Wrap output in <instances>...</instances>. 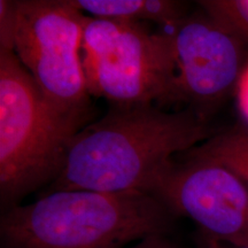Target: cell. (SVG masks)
<instances>
[{
  "label": "cell",
  "instance_id": "9",
  "mask_svg": "<svg viewBox=\"0 0 248 248\" xmlns=\"http://www.w3.org/2000/svg\"><path fill=\"white\" fill-rule=\"evenodd\" d=\"M208 160L233 172L248 188V126L239 125L213 136L183 154Z\"/></svg>",
  "mask_w": 248,
  "mask_h": 248
},
{
  "label": "cell",
  "instance_id": "12",
  "mask_svg": "<svg viewBox=\"0 0 248 248\" xmlns=\"http://www.w3.org/2000/svg\"><path fill=\"white\" fill-rule=\"evenodd\" d=\"M123 248H178L166 235H153Z\"/></svg>",
  "mask_w": 248,
  "mask_h": 248
},
{
  "label": "cell",
  "instance_id": "4",
  "mask_svg": "<svg viewBox=\"0 0 248 248\" xmlns=\"http://www.w3.org/2000/svg\"><path fill=\"white\" fill-rule=\"evenodd\" d=\"M86 18L73 0L0 1V49L14 52L53 109L84 122L91 107L82 61Z\"/></svg>",
  "mask_w": 248,
  "mask_h": 248
},
{
  "label": "cell",
  "instance_id": "1",
  "mask_svg": "<svg viewBox=\"0 0 248 248\" xmlns=\"http://www.w3.org/2000/svg\"><path fill=\"white\" fill-rule=\"evenodd\" d=\"M207 138V121L188 107L167 111L152 104L113 105L73 138L53 191L151 194L173 156Z\"/></svg>",
  "mask_w": 248,
  "mask_h": 248
},
{
  "label": "cell",
  "instance_id": "11",
  "mask_svg": "<svg viewBox=\"0 0 248 248\" xmlns=\"http://www.w3.org/2000/svg\"><path fill=\"white\" fill-rule=\"evenodd\" d=\"M234 94L237 97L238 108H239L241 116L248 126V63L241 74Z\"/></svg>",
  "mask_w": 248,
  "mask_h": 248
},
{
  "label": "cell",
  "instance_id": "6",
  "mask_svg": "<svg viewBox=\"0 0 248 248\" xmlns=\"http://www.w3.org/2000/svg\"><path fill=\"white\" fill-rule=\"evenodd\" d=\"M175 215L192 219L219 243L248 248V188L233 172L208 160H173L152 188Z\"/></svg>",
  "mask_w": 248,
  "mask_h": 248
},
{
  "label": "cell",
  "instance_id": "7",
  "mask_svg": "<svg viewBox=\"0 0 248 248\" xmlns=\"http://www.w3.org/2000/svg\"><path fill=\"white\" fill-rule=\"evenodd\" d=\"M181 102L203 120L235 92L248 63V45L204 12L187 15L170 33Z\"/></svg>",
  "mask_w": 248,
  "mask_h": 248
},
{
  "label": "cell",
  "instance_id": "2",
  "mask_svg": "<svg viewBox=\"0 0 248 248\" xmlns=\"http://www.w3.org/2000/svg\"><path fill=\"white\" fill-rule=\"evenodd\" d=\"M176 216L144 192L59 190L1 217L5 248H123L169 233Z\"/></svg>",
  "mask_w": 248,
  "mask_h": 248
},
{
  "label": "cell",
  "instance_id": "5",
  "mask_svg": "<svg viewBox=\"0 0 248 248\" xmlns=\"http://www.w3.org/2000/svg\"><path fill=\"white\" fill-rule=\"evenodd\" d=\"M82 61L90 95L113 105L181 102L170 33L88 16Z\"/></svg>",
  "mask_w": 248,
  "mask_h": 248
},
{
  "label": "cell",
  "instance_id": "3",
  "mask_svg": "<svg viewBox=\"0 0 248 248\" xmlns=\"http://www.w3.org/2000/svg\"><path fill=\"white\" fill-rule=\"evenodd\" d=\"M86 122L58 113L13 51L0 49V200L11 209L55 181Z\"/></svg>",
  "mask_w": 248,
  "mask_h": 248
},
{
  "label": "cell",
  "instance_id": "13",
  "mask_svg": "<svg viewBox=\"0 0 248 248\" xmlns=\"http://www.w3.org/2000/svg\"><path fill=\"white\" fill-rule=\"evenodd\" d=\"M198 245H199V248H247V247H233L229 246V245L219 243L215 239H212V238L207 237L203 233L200 232L199 240H198Z\"/></svg>",
  "mask_w": 248,
  "mask_h": 248
},
{
  "label": "cell",
  "instance_id": "10",
  "mask_svg": "<svg viewBox=\"0 0 248 248\" xmlns=\"http://www.w3.org/2000/svg\"><path fill=\"white\" fill-rule=\"evenodd\" d=\"M204 12L233 29L248 45V0L199 1Z\"/></svg>",
  "mask_w": 248,
  "mask_h": 248
},
{
  "label": "cell",
  "instance_id": "8",
  "mask_svg": "<svg viewBox=\"0 0 248 248\" xmlns=\"http://www.w3.org/2000/svg\"><path fill=\"white\" fill-rule=\"evenodd\" d=\"M75 4L93 18L130 23L148 21L173 28L188 15L185 2L173 0H75Z\"/></svg>",
  "mask_w": 248,
  "mask_h": 248
}]
</instances>
